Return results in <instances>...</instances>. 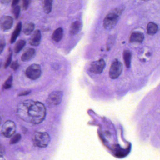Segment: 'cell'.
Returning <instances> with one entry per match:
<instances>
[{"mask_svg": "<svg viewBox=\"0 0 160 160\" xmlns=\"http://www.w3.org/2000/svg\"><path fill=\"white\" fill-rule=\"evenodd\" d=\"M4 152H5V149H4V147H3V145L2 144L1 145V155L2 156L4 153Z\"/></svg>", "mask_w": 160, "mask_h": 160, "instance_id": "cell-29", "label": "cell"}, {"mask_svg": "<svg viewBox=\"0 0 160 160\" xmlns=\"http://www.w3.org/2000/svg\"><path fill=\"white\" fill-rule=\"evenodd\" d=\"M123 59L125 66L127 68H129L131 66V58L132 55L130 51L128 50H125L123 53Z\"/></svg>", "mask_w": 160, "mask_h": 160, "instance_id": "cell-19", "label": "cell"}, {"mask_svg": "<svg viewBox=\"0 0 160 160\" xmlns=\"http://www.w3.org/2000/svg\"><path fill=\"white\" fill-rule=\"evenodd\" d=\"M42 39V34L39 30L35 31L32 35L29 43L32 46L37 47L40 45Z\"/></svg>", "mask_w": 160, "mask_h": 160, "instance_id": "cell-10", "label": "cell"}, {"mask_svg": "<svg viewBox=\"0 0 160 160\" xmlns=\"http://www.w3.org/2000/svg\"><path fill=\"white\" fill-rule=\"evenodd\" d=\"M19 2V1H18V0L13 1L12 2V7H14V6H17L18 3Z\"/></svg>", "mask_w": 160, "mask_h": 160, "instance_id": "cell-30", "label": "cell"}, {"mask_svg": "<svg viewBox=\"0 0 160 160\" xmlns=\"http://www.w3.org/2000/svg\"><path fill=\"white\" fill-rule=\"evenodd\" d=\"M124 9V6L120 5L110 11L107 15L103 20V27L105 29L110 30L116 26Z\"/></svg>", "mask_w": 160, "mask_h": 160, "instance_id": "cell-2", "label": "cell"}, {"mask_svg": "<svg viewBox=\"0 0 160 160\" xmlns=\"http://www.w3.org/2000/svg\"><path fill=\"white\" fill-rule=\"evenodd\" d=\"M36 54L35 50L32 48H29L24 52L21 56V60L23 62H28L33 58Z\"/></svg>", "mask_w": 160, "mask_h": 160, "instance_id": "cell-11", "label": "cell"}, {"mask_svg": "<svg viewBox=\"0 0 160 160\" xmlns=\"http://www.w3.org/2000/svg\"><path fill=\"white\" fill-rule=\"evenodd\" d=\"M13 24V20L10 16H3L1 18L0 24L1 28L3 31L9 30L12 28Z\"/></svg>", "mask_w": 160, "mask_h": 160, "instance_id": "cell-9", "label": "cell"}, {"mask_svg": "<svg viewBox=\"0 0 160 160\" xmlns=\"http://www.w3.org/2000/svg\"><path fill=\"white\" fill-rule=\"evenodd\" d=\"M105 67V62L102 59L93 62L91 64L90 71L94 74H99L102 73Z\"/></svg>", "mask_w": 160, "mask_h": 160, "instance_id": "cell-8", "label": "cell"}, {"mask_svg": "<svg viewBox=\"0 0 160 160\" xmlns=\"http://www.w3.org/2000/svg\"><path fill=\"white\" fill-rule=\"evenodd\" d=\"M12 50H11V48L9 49V54L8 55L7 58L6 59V61H5V63H4V67L5 69L8 68V66L11 64L12 62Z\"/></svg>", "mask_w": 160, "mask_h": 160, "instance_id": "cell-22", "label": "cell"}, {"mask_svg": "<svg viewBox=\"0 0 160 160\" xmlns=\"http://www.w3.org/2000/svg\"><path fill=\"white\" fill-rule=\"evenodd\" d=\"M122 65L121 62L118 60H115L110 66L109 76L112 79H116L121 74Z\"/></svg>", "mask_w": 160, "mask_h": 160, "instance_id": "cell-7", "label": "cell"}, {"mask_svg": "<svg viewBox=\"0 0 160 160\" xmlns=\"http://www.w3.org/2000/svg\"><path fill=\"white\" fill-rule=\"evenodd\" d=\"M12 13L13 15L14 16L15 18L16 19H18V18L19 17V14L20 12V8L18 5L14 6L13 7L12 9Z\"/></svg>", "mask_w": 160, "mask_h": 160, "instance_id": "cell-23", "label": "cell"}, {"mask_svg": "<svg viewBox=\"0 0 160 160\" xmlns=\"http://www.w3.org/2000/svg\"><path fill=\"white\" fill-rule=\"evenodd\" d=\"M144 39V36L142 33L139 32H133L130 38V42L131 43H141Z\"/></svg>", "mask_w": 160, "mask_h": 160, "instance_id": "cell-15", "label": "cell"}, {"mask_svg": "<svg viewBox=\"0 0 160 160\" xmlns=\"http://www.w3.org/2000/svg\"><path fill=\"white\" fill-rule=\"evenodd\" d=\"M31 92V91H24L22 92H20L18 94L19 96H26V95H28Z\"/></svg>", "mask_w": 160, "mask_h": 160, "instance_id": "cell-28", "label": "cell"}, {"mask_svg": "<svg viewBox=\"0 0 160 160\" xmlns=\"http://www.w3.org/2000/svg\"><path fill=\"white\" fill-rule=\"evenodd\" d=\"M13 83V76L11 75L7 78V80L5 81L3 86H2V88L3 90H9L12 87Z\"/></svg>", "mask_w": 160, "mask_h": 160, "instance_id": "cell-21", "label": "cell"}, {"mask_svg": "<svg viewBox=\"0 0 160 160\" xmlns=\"http://www.w3.org/2000/svg\"><path fill=\"white\" fill-rule=\"evenodd\" d=\"M16 127L13 122L11 120L6 121L2 129V135L5 137L9 138L12 136L16 132Z\"/></svg>", "mask_w": 160, "mask_h": 160, "instance_id": "cell-6", "label": "cell"}, {"mask_svg": "<svg viewBox=\"0 0 160 160\" xmlns=\"http://www.w3.org/2000/svg\"><path fill=\"white\" fill-rule=\"evenodd\" d=\"M22 28V23L21 22H19L17 25L14 31L13 32L12 34L11 39H10V43L13 44L16 42L17 39L18 37L20 34V32H21Z\"/></svg>", "mask_w": 160, "mask_h": 160, "instance_id": "cell-14", "label": "cell"}, {"mask_svg": "<svg viewBox=\"0 0 160 160\" xmlns=\"http://www.w3.org/2000/svg\"><path fill=\"white\" fill-rule=\"evenodd\" d=\"M10 2H11L10 1H1V3L2 4H5V3H6V4H8Z\"/></svg>", "mask_w": 160, "mask_h": 160, "instance_id": "cell-31", "label": "cell"}, {"mask_svg": "<svg viewBox=\"0 0 160 160\" xmlns=\"http://www.w3.org/2000/svg\"><path fill=\"white\" fill-rule=\"evenodd\" d=\"M5 45H6V42H5V39L3 38H1L0 40V53L1 54L2 53Z\"/></svg>", "mask_w": 160, "mask_h": 160, "instance_id": "cell-25", "label": "cell"}, {"mask_svg": "<svg viewBox=\"0 0 160 160\" xmlns=\"http://www.w3.org/2000/svg\"><path fill=\"white\" fill-rule=\"evenodd\" d=\"M50 141L49 135L45 132H37L32 137L33 145L40 148L47 147Z\"/></svg>", "mask_w": 160, "mask_h": 160, "instance_id": "cell-3", "label": "cell"}, {"mask_svg": "<svg viewBox=\"0 0 160 160\" xmlns=\"http://www.w3.org/2000/svg\"><path fill=\"white\" fill-rule=\"evenodd\" d=\"M34 29V24L32 22L26 23L23 27V33L27 35L31 34Z\"/></svg>", "mask_w": 160, "mask_h": 160, "instance_id": "cell-17", "label": "cell"}, {"mask_svg": "<svg viewBox=\"0 0 160 160\" xmlns=\"http://www.w3.org/2000/svg\"><path fill=\"white\" fill-rule=\"evenodd\" d=\"M82 25L81 22L79 21H75L72 23L70 29V34L72 36L77 34L80 32L82 29Z\"/></svg>", "mask_w": 160, "mask_h": 160, "instance_id": "cell-12", "label": "cell"}, {"mask_svg": "<svg viewBox=\"0 0 160 160\" xmlns=\"http://www.w3.org/2000/svg\"><path fill=\"white\" fill-rule=\"evenodd\" d=\"M17 114L24 121L37 124L41 123L45 118L46 108L43 104L40 102L27 100L19 104Z\"/></svg>", "mask_w": 160, "mask_h": 160, "instance_id": "cell-1", "label": "cell"}, {"mask_svg": "<svg viewBox=\"0 0 160 160\" xmlns=\"http://www.w3.org/2000/svg\"><path fill=\"white\" fill-rule=\"evenodd\" d=\"M30 3V1L24 0L22 2V8H23V10H25V11L27 10L29 6Z\"/></svg>", "mask_w": 160, "mask_h": 160, "instance_id": "cell-26", "label": "cell"}, {"mask_svg": "<svg viewBox=\"0 0 160 160\" xmlns=\"http://www.w3.org/2000/svg\"><path fill=\"white\" fill-rule=\"evenodd\" d=\"M19 67V64L17 61H15L11 63V68L14 71H16Z\"/></svg>", "mask_w": 160, "mask_h": 160, "instance_id": "cell-27", "label": "cell"}, {"mask_svg": "<svg viewBox=\"0 0 160 160\" xmlns=\"http://www.w3.org/2000/svg\"><path fill=\"white\" fill-rule=\"evenodd\" d=\"M63 36V30L62 28H58L54 31L51 36V39L54 42L58 43L61 41Z\"/></svg>", "mask_w": 160, "mask_h": 160, "instance_id": "cell-13", "label": "cell"}, {"mask_svg": "<svg viewBox=\"0 0 160 160\" xmlns=\"http://www.w3.org/2000/svg\"><path fill=\"white\" fill-rule=\"evenodd\" d=\"M26 42L24 40H20L16 43L14 48V51L16 54L19 53L26 45Z\"/></svg>", "mask_w": 160, "mask_h": 160, "instance_id": "cell-20", "label": "cell"}, {"mask_svg": "<svg viewBox=\"0 0 160 160\" xmlns=\"http://www.w3.org/2000/svg\"><path fill=\"white\" fill-rule=\"evenodd\" d=\"M42 74L41 66L38 64H32L29 66L26 71V75L32 80H36L39 78Z\"/></svg>", "mask_w": 160, "mask_h": 160, "instance_id": "cell-4", "label": "cell"}, {"mask_svg": "<svg viewBox=\"0 0 160 160\" xmlns=\"http://www.w3.org/2000/svg\"><path fill=\"white\" fill-rule=\"evenodd\" d=\"M63 92L61 91H56L51 92L47 99V103L49 105L57 106L59 104L62 100Z\"/></svg>", "mask_w": 160, "mask_h": 160, "instance_id": "cell-5", "label": "cell"}, {"mask_svg": "<svg viewBox=\"0 0 160 160\" xmlns=\"http://www.w3.org/2000/svg\"><path fill=\"white\" fill-rule=\"evenodd\" d=\"M21 138V135H20V134H16L14 135L12 138L11 139V141H10V144H15L18 143V142L20 141Z\"/></svg>", "mask_w": 160, "mask_h": 160, "instance_id": "cell-24", "label": "cell"}, {"mask_svg": "<svg viewBox=\"0 0 160 160\" xmlns=\"http://www.w3.org/2000/svg\"><path fill=\"white\" fill-rule=\"evenodd\" d=\"M53 1L51 0H45L43 1V9L46 14L50 13L52 11Z\"/></svg>", "mask_w": 160, "mask_h": 160, "instance_id": "cell-18", "label": "cell"}, {"mask_svg": "<svg viewBox=\"0 0 160 160\" xmlns=\"http://www.w3.org/2000/svg\"><path fill=\"white\" fill-rule=\"evenodd\" d=\"M158 30V26L153 22H150L147 25V32L149 35H154Z\"/></svg>", "mask_w": 160, "mask_h": 160, "instance_id": "cell-16", "label": "cell"}]
</instances>
